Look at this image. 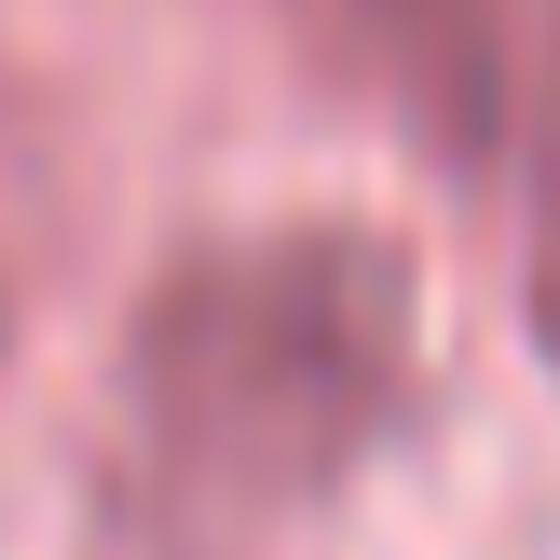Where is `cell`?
<instances>
[{
	"label": "cell",
	"instance_id": "cell-4",
	"mask_svg": "<svg viewBox=\"0 0 560 560\" xmlns=\"http://www.w3.org/2000/svg\"><path fill=\"white\" fill-rule=\"evenodd\" d=\"M0 342H14V301H0Z\"/></svg>",
	"mask_w": 560,
	"mask_h": 560
},
{
	"label": "cell",
	"instance_id": "cell-1",
	"mask_svg": "<svg viewBox=\"0 0 560 560\" xmlns=\"http://www.w3.org/2000/svg\"><path fill=\"white\" fill-rule=\"evenodd\" d=\"M424 397V273L370 219L191 233L124 315V479L164 534H273L328 506Z\"/></svg>",
	"mask_w": 560,
	"mask_h": 560
},
{
	"label": "cell",
	"instance_id": "cell-2",
	"mask_svg": "<svg viewBox=\"0 0 560 560\" xmlns=\"http://www.w3.org/2000/svg\"><path fill=\"white\" fill-rule=\"evenodd\" d=\"M355 109L452 178H506L520 124L560 96V0H260Z\"/></svg>",
	"mask_w": 560,
	"mask_h": 560
},
{
	"label": "cell",
	"instance_id": "cell-3",
	"mask_svg": "<svg viewBox=\"0 0 560 560\" xmlns=\"http://www.w3.org/2000/svg\"><path fill=\"white\" fill-rule=\"evenodd\" d=\"M506 219H520V315H534V342H547V370H560V96L520 124V151H506Z\"/></svg>",
	"mask_w": 560,
	"mask_h": 560
}]
</instances>
